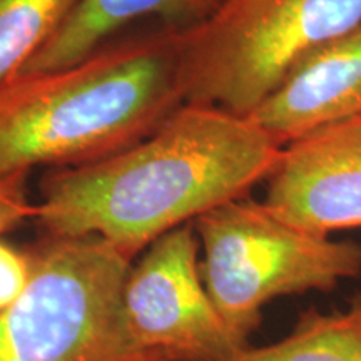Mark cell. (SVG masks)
<instances>
[{"instance_id":"obj_1","label":"cell","mask_w":361,"mask_h":361,"mask_svg":"<svg viewBox=\"0 0 361 361\" xmlns=\"http://www.w3.org/2000/svg\"><path fill=\"white\" fill-rule=\"evenodd\" d=\"M281 151L250 117L184 102L134 146L45 174L35 219L45 234H96L133 259L171 229L246 197Z\"/></svg>"},{"instance_id":"obj_2","label":"cell","mask_w":361,"mask_h":361,"mask_svg":"<svg viewBox=\"0 0 361 361\" xmlns=\"http://www.w3.org/2000/svg\"><path fill=\"white\" fill-rule=\"evenodd\" d=\"M183 104L180 34L161 25L74 64L20 72L0 84V179L109 157Z\"/></svg>"},{"instance_id":"obj_3","label":"cell","mask_w":361,"mask_h":361,"mask_svg":"<svg viewBox=\"0 0 361 361\" xmlns=\"http://www.w3.org/2000/svg\"><path fill=\"white\" fill-rule=\"evenodd\" d=\"M27 255L29 284L0 311V361H176L130 335V258L109 241L45 234Z\"/></svg>"},{"instance_id":"obj_4","label":"cell","mask_w":361,"mask_h":361,"mask_svg":"<svg viewBox=\"0 0 361 361\" xmlns=\"http://www.w3.org/2000/svg\"><path fill=\"white\" fill-rule=\"evenodd\" d=\"M361 22V0H224L180 34L184 102L247 117L301 59Z\"/></svg>"},{"instance_id":"obj_5","label":"cell","mask_w":361,"mask_h":361,"mask_svg":"<svg viewBox=\"0 0 361 361\" xmlns=\"http://www.w3.org/2000/svg\"><path fill=\"white\" fill-rule=\"evenodd\" d=\"M204 250L201 271L216 311L246 346L261 308L278 296L329 291L361 273V246L296 228L247 197L192 221Z\"/></svg>"},{"instance_id":"obj_6","label":"cell","mask_w":361,"mask_h":361,"mask_svg":"<svg viewBox=\"0 0 361 361\" xmlns=\"http://www.w3.org/2000/svg\"><path fill=\"white\" fill-rule=\"evenodd\" d=\"M196 255L194 223L157 238L126 279L124 318L130 335L146 348L176 361H223L245 345L216 311Z\"/></svg>"},{"instance_id":"obj_7","label":"cell","mask_w":361,"mask_h":361,"mask_svg":"<svg viewBox=\"0 0 361 361\" xmlns=\"http://www.w3.org/2000/svg\"><path fill=\"white\" fill-rule=\"evenodd\" d=\"M264 204L305 231L361 228V117L316 129L283 146Z\"/></svg>"},{"instance_id":"obj_8","label":"cell","mask_w":361,"mask_h":361,"mask_svg":"<svg viewBox=\"0 0 361 361\" xmlns=\"http://www.w3.org/2000/svg\"><path fill=\"white\" fill-rule=\"evenodd\" d=\"M247 117L281 146L361 117V22L301 59Z\"/></svg>"},{"instance_id":"obj_9","label":"cell","mask_w":361,"mask_h":361,"mask_svg":"<svg viewBox=\"0 0 361 361\" xmlns=\"http://www.w3.org/2000/svg\"><path fill=\"white\" fill-rule=\"evenodd\" d=\"M224 0H79L78 6L22 72L49 71L82 61L126 25L157 19L161 27L188 34L209 20ZM20 74V72H19Z\"/></svg>"},{"instance_id":"obj_10","label":"cell","mask_w":361,"mask_h":361,"mask_svg":"<svg viewBox=\"0 0 361 361\" xmlns=\"http://www.w3.org/2000/svg\"><path fill=\"white\" fill-rule=\"evenodd\" d=\"M223 361H361V296L346 310H311L281 341L245 346Z\"/></svg>"},{"instance_id":"obj_11","label":"cell","mask_w":361,"mask_h":361,"mask_svg":"<svg viewBox=\"0 0 361 361\" xmlns=\"http://www.w3.org/2000/svg\"><path fill=\"white\" fill-rule=\"evenodd\" d=\"M79 0H0V84L29 66Z\"/></svg>"},{"instance_id":"obj_12","label":"cell","mask_w":361,"mask_h":361,"mask_svg":"<svg viewBox=\"0 0 361 361\" xmlns=\"http://www.w3.org/2000/svg\"><path fill=\"white\" fill-rule=\"evenodd\" d=\"M35 216L37 204L27 197V173L0 179V236Z\"/></svg>"},{"instance_id":"obj_13","label":"cell","mask_w":361,"mask_h":361,"mask_svg":"<svg viewBox=\"0 0 361 361\" xmlns=\"http://www.w3.org/2000/svg\"><path fill=\"white\" fill-rule=\"evenodd\" d=\"M30 279L29 255L0 241V311L12 306Z\"/></svg>"}]
</instances>
